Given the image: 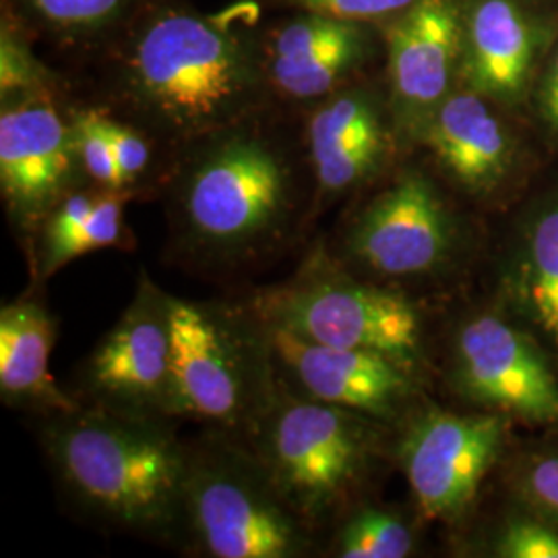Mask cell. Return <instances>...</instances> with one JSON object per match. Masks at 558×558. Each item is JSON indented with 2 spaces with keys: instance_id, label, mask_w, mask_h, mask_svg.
Returning <instances> with one entry per match:
<instances>
[{
  "instance_id": "1",
  "label": "cell",
  "mask_w": 558,
  "mask_h": 558,
  "mask_svg": "<svg viewBox=\"0 0 558 558\" xmlns=\"http://www.w3.org/2000/svg\"><path fill=\"white\" fill-rule=\"evenodd\" d=\"M269 89L263 46L182 4L151 9L117 69V100L131 124L180 147L253 119Z\"/></svg>"
},
{
  "instance_id": "2",
  "label": "cell",
  "mask_w": 558,
  "mask_h": 558,
  "mask_svg": "<svg viewBox=\"0 0 558 558\" xmlns=\"http://www.w3.org/2000/svg\"><path fill=\"white\" fill-rule=\"evenodd\" d=\"M41 435L62 488L85 513L124 534H184L189 447L168 420L81 403L52 414Z\"/></svg>"
},
{
  "instance_id": "3",
  "label": "cell",
  "mask_w": 558,
  "mask_h": 558,
  "mask_svg": "<svg viewBox=\"0 0 558 558\" xmlns=\"http://www.w3.org/2000/svg\"><path fill=\"white\" fill-rule=\"evenodd\" d=\"M244 120L186 147L172 207V236L205 267H240L292 234L296 180L281 147Z\"/></svg>"
},
{
  "instance_id": "4",
  "label": "cell",
  "mask_w": 558,
  "mask_h": 558,
  "mask_svg": "<svg viewBox=\"0 0 558 558\" xmlns=\"http://www.w3.org/2000/svg\"><path fill=\"white\" fill-rule=\"evenodd\" d=\"M170 345L179 418L248 437L279 387L271 333L255 306L172 296Z\"/></svg>"
},
{
  "instance_id": "5",
  "label": "cell",
  "mask_w": 558,
  "mask_h": 558,
  "mask_svg": "<svg viewBox=\"0 0 558 558\" xmlns=\"http://www.w3.org/2000/svg\"><path fill=\"white\" fill-rule=\"evenodd\" d=\"M184 534L209 558H299L315 550V532L255 451L226 433L189 447Z\"/></svg>"
},
{
  "instance_id": "6",
  "label": "cell",
  "mask_w": 558,
  "mask_h": 558,
  "mask_svg": "<svg viewBox=\"0 0 558 558\" xmlns=\"http://www.w3.org/2000/svg\"><path fill=\"white\" fill-rule=\"evenodd\" d=\"M283 385L246 439L283 499L317 532L366 476L373 433L368 416Z\"/></svg>"
},
{
  "instance_id": "7",
  "label": "cell",
  "mask_w": 558,
  "mask_h": 558,
  "mask_svg": "<svg viewBox=\"0 0 558 558\" xmlns=\"http://www.w3.org/2000/svg\"><path fill=\"white\" fill-rule=\"evenodd\" d=\"M253 306L269 327L323 345L380 354L412 371L422 354L416 306L393 290L343 274L325 255Z\"/></svg>"
},
{
  "instance_id": "8",
  "label": "cell",
  "mask_w": 558,
  "mask_h": 558,
  "mask_svg": "<svg viewBox=\"0 0 558 558\" xmlns=\"http://www.w3.org/2000/svg\"><path fill=\"white\" fill-rule=\"evenodd\" d=\"M170 299L141 271L129 306L81 366L83 405L141 418H179Z\"/></svg>"
},
{
  "instance_id": "9",
  "label": "cell",
  "mask_w": 558,
  "mask_h": 558,
  "mask_svg": "<svg viewBox=\"0 0 558 558\" xmlns=\"http://www.w3.org/2000/svg\"><path fill=\"white\" fill-rule=\"evenodd\" d=\"M81 174L73 120L60 112L50 85L2 98L0 193L25 239L38 236Z\"/></svg>"
},
{
  "instance_id": "10",
  "label": "cell",
  "mask_w": 558,
  "mask_h": 558,
  "mask_svg": "<svg viewBox=\"0 0 558 558\" xmlns=\"http://www.w3.org/2000/svg\"><path fill=\"white\" fill-rule=\"evenodd\" d=\"M456 239V220L433 180L403 172L348 223L343 253L377 278H422L451 259Z\"/></svg>"
},
{
  "instance_id": "11",
  "label": "cell",
  "mask_w": 558,
  "mask_h": 558,
  "mask_svg": "<svg viewBox=\"0 0 558 558\" xmlns=\"http://www.w3.org/2000/svg\"><path fill=\"white\" fill-rule=\"evenodd\" d=\"M389 117L403 141H420L428 120L459 87L461 0H418L385 23Z\"/></svg>"
},
{
  "instance_id": "12",
  "label": "cell",
  "mask_w": 558,
  "mask_h": 558,
  "mask_svg": "<svg viewBox=\"0 0 558 558\" xmlns=\"http://www.w3.org/2000/svg\"><path fill=\"white\" fill-rule=\"evenodd\" d=\"M557 38V20L538 0H461L459 85L515 106Z\"/></svg>"
},
{
  "instance_id": "13",
  "label": "cell",
  "mask_w": 558,
  "mask_h": 558,
  "mask_svg": "<svg viewBox=\"0 0 558 558\" xmlns=\"http://www.w3.org/2000/svg\"><path fill=\"white\" fill-rule=\"evenodd\" d=\"M502 422L433 410L422 414L399 445V459L428 519H456L476 497L480 482L497 458Z\"/></svg>"
},
{
  "instance_id": "14",
  "label": "cell",
  "mask_w": 558,
  "mask_h": 558,
  "mask_svg": "<svg viewBox=\"0 0 558 558\" xmlns=\"http://www.w3.org/2000/svg\"><path fill=\"white\" fill-rule=\"evenodd\" d=\"M456 380L465 398L519 418L558 424V380L513 325L480 315L456 339Z\"/></svg>"
},
{
  "instance_id": "15",
  "label": "cell",
  "mask_w": 558,
  "mask_h": 558,
  "mask_svg": "<svg viewBox=\"0 0 558 558\" xmlns=\"http://www.w3.org/2000/svg\"><path fill=\"white\" fill-rule=\"evenodd\" d=\"M269 333L279 368L304 396L368 418L389 420L414 391L412 368L398 360L323 345L274 327Z\"/></svg>"
},
{
  "instance_id": "16",
  "label": "cell",
  "mask_w": 558,
  "mask_h": 558,
  "mask_svg": "<svg viewBox=\"0 0 558 558\" xmlns=\"http://www.w3.org/2000/svg\"><path fill=\"white\" fill-rule=\"evenodd\" d=\"M375 50L373 25L302 11L263 44L269 87L290 101H320L341 89Z\"/></svg>"
},
{
  "instance_id": "17",
  "label": "cell",
  "mask_w": 558,
  "mask_h": 558,
  "mask_svg": "<svg viewBox=\"0 0 558 558\" xmlns=\"http://www.w3.org/2000/svg\"><path fill=\"white\" fill-rule=\"evenodd\" d=\"M420 143L449 179L474 195L495 191L513 163V141L493 101L461 85L428 120Z\"/></svg>"
},
{
  "instance_id": "18",
  "label": "cell",
  "mask_w": 558,
  "mask_h": 558,
  "mask_svg": "<svg viewBox=\"0 0 558 558\" xmlns=\"http://www.w3.org/2000/svg\"><path fill=\"white\" fill-rule=\"evenodd\" d=\"M57 319L40 300H13L0 311V396L7 405L48 416L80 408L50 375Z\"/></svg>"
},
{
  "instance_id": "19",
  "label": "cell",
  "mask_w": 558,
  "mask_h": 558,
  "mask_svg": "<svg viewBox=\"0 0 558 558\" xmlns=\"http://www.w3.org/2000/svg\"><path fill=\"white\" fill-rule=\"evenodd\" d=\"M509 283L521 315L558 350V197L527 221Z\"/></svg>"
},
{
  "instance_id": "20",
  "label": "cell",
  "mask_w": 558,
  "mask_h": 558,
  "mask_svg": "<svg viewBox=\"0 0 558 558\" xmlns=\"http://www.w3.org/2000/svg\"><path fill=\"white\" fill-rule=\"evenodd\" d=\"M21 11L62 38H92L117 27L137 0H15Z\"/></svg>"
},
{
  "instance_id": "21",
  "label": "cell",
  "mask_w": 558,
  "mask_h": 558,
  "mask_svg": "<svg viewBox=\"0 0 558 558\" xmlns=\"http://www.w3.org/2000/svg\"><path fill=\"white\" fill-rule=\"evenodd\" d=\"M414 550L410 525L396 513L362 509L343 521L333 542L341 558H403Z\"/></svg>"
},
{
  "instance_id": "22",
  "label": "cell",
  "mask_w": 558,
  "mask_h": 558,
  "mask_svg": "<svg viewBox=\"0 0 558 558\" xmlns=\"http://www.w3.org/2000/svg\"><path fill=\"white\" fill-rule=\"evenodd\" d=\"M131 191H110L106 189L100 203L89 221L81 228L80 232L69 240L57 257L50 263L46 278L54 276L71 260L80 259L83 255L96 253L101 248H124L129 244V232L124 223V205L131 199Z\"/></svg>"
},
{
  "instance_id": "23",
  "label": "cell",
  "mask_w": 558,
  "mask_h": 558,
  "mask_svg": "<svg viewBox=\"0 0 558 558\" xmlns=\"http://www.w3.org/2000/svg\"><path fill=\"white\" fill-rule=\"evenodd\" d=\"M71 120H73V137H75V149L80 156L83 174L101 189L129 191L122 179L112 143L104 131L101 110L96 108L80 110L71 114Z\"/></svg>"
},
{
  "instance_id": "24",
  "label": "cell",
  "mask_w": 558,
  "mask_h": 558,
  "mask_svg": "<svg viewBox=\"0 0 558 558\" xmlns=\"http://www.w3.org/2000/svg\"><path fill=\"white\" fill-rule=\"evenodd\" d=\"M101 124L108 140L112 143L124 184L129 191H133V186H137L151 170V161H154L151 141L154 140L145 131H141L140 126L114 119L104 110H101Z\"/></svg>"
},
{
  "instance_id": "25",
  "label": "cell",
  "mask_w": 558,
  "mask_h": 558,
  "mask_svg": "<svg viewBox=\"0 0 558 558\" xmlns=\"http://www.w3.org/2000/svg\"><path fill=\"white\" fill-rule=\"evenodd\" d=\"M300 11L320 13L359 23H387L414 7L418 0H286Z\"/></svg>"
},
{
  "instance_id": "26",
  "label": "cell",
  "mask_w": 558,
  "mask_h": 558,
  "mask_svg": "<svg viewBox=\"0 0 558 558\" xmlns=\"http://www.w3.org/2000/svg\"><path fill=\"white\" fill-rule=\"evenodd\" d=\"M2 69H0V92L2 98L32 92L44 85H50L46 80V73L34 57L15 40L13 32L2 27Z\"/></svg>"
},
{
  "instance_id": "27",
  "label": "cell",
  "mask_w": 558,
  "mask_h": 558,
  "mask_svg": "<svg viewBox=\"0 0 558 558\" xmlns=\"http://www.w3.org/2000/svg\"><path fill=\"white\" fill-rule=\"evenodd\" d=\"M500 557L558 558V534L532 521L509 525L499 544Z\"/></svg>"
},
{
  "instance_id": "28",
  "label": "cell",
  "mask_w": 558,
  "mask_h": 558,
  "mask_svg": "<svg viewBox=\"0 0 558 558\" xmlns=\"http://www.w3.org/2000/svg\"><path fill=\"white\" fill-rule=\"evenodd\" d=\"M527 493L542 509L558 518V456L538 459L527 474Z\"/></svg>"
},
{
  "instance_id": "29",
  "label": "cell",
  "mask_w": 558,
  "mask_h": 558,
  "mask_svg": "<svg viewBox=\"0 0 558 558\" xmlns=\"http://www.w3.org/2000/svg\"><path fill=\"white\" fill-rule=\"evenodd\" d=\"M538 110L550 133L558 135V40L542 64L538 85Z\"/></svg>"
}]
</instances>
